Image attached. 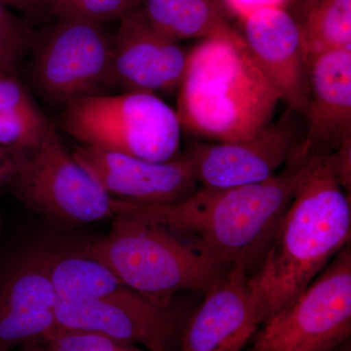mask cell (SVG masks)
Here are the masks:
<instances>
[{
  "label": "cell",
  "instance_id": "cell-24",
  "mask_svg": "<svg viewBox=\"0 0 351 351\" xmlns=\"http://www.w3.org/2000/svg\"><path fill=\"white\" fill-rule=\"evenodd\" d=\"M219 2L223 10L232 11L241 20L263 7L282 6L285 0H219Z\"/></svg>",
  "mask_w": 351,
  "mask_h": 351
},
{
  "label": "cell",
  "instance_id": "cell-18",
  "mask_svg": "<svg viewBox=\"0 0 351 351\" xmlns=\"http://www.w3.org/2000/svg\"><path fill=\"white\" fill-rule=\"evenodd\" d=\"M46 119L17 77L0 78V147L11 156L29 151L45 137Z\"/></svg>",
  "mask_w": 351,
  "mask_h": 351
},
{
  "label": "cell",
  "instance_id": "cell-2",
  "mask_svg": "<svg viewBox=\"0 0 351 351\" xmlns=\"http://www.w3.org/2000/svg\"><path fill=\"white\" fill-rule=\"evenodd\" d=\"M350 195L329 156L309 158L301 186L250 274L265 322L319 276L350 244Z\"/></svg>",
  "mask_w": 351,
  "mask_h": 351
},
{
  "label": "cell",
  "instance_id": "cell-8",
  "mask_svg": "<svg viewBox=\"0 0 351 351\" xmlns=\"http://www.w3.org/2000/svg\"><path fill=\"white\" fill-rule=\"evenodd\" d=\"M34 45L32 80L50 103L66 108L112 86V38L101 24L58 19Z\"/></svg>",
  "mask_w": 351,
  "mask_h": 351
},
{
  "label": "cell",
  "instance_id": "cell-13",
  "mask_svg": "<svg viewBox=\"0 0 351 351\" xmlns=\"http://www.w3.org/2000/svg\"><path fill=\"white\" fill-rule=\"evenodd\" d=\"M182 339V351H243L265 319L250 274L232 265L207 291Z\"/></svg>",
  "mask_w": 351,
  "mask_h": 351
},
{
  "label": "cell",
  "instance_id": "cell-25",
  "mask_svg": "<svg viewBox=\"0 0 351 351\" xmlns=\"http://www.w3.org/2000/svg\"><path fill=\"white\" fill-rule=\"evenodd\" d=\"M2 4L25 13H36L48 7V0H0Z\"/></svg>",
  "mask_w": 351,
  "mask_h": 351
},
{
  "label": "cell",
  "instance_id": "cell-22",
  "mask_svg": "<svg viewBox=\"0 0 351 351\" xmlns=\"http://www.w3.org/2000/svg\"><path fill=\"white\" fill-rule=\"evenodd\" d=\"M143 0H49L48 8L57 19H75L101 24L120 19L138 8Z\"/></svg>",
  "mask_w": 351,
  "mask_h": 351
},
{
  "label": "cell",
  "instance_id": "cell-31",
  "mask_svg": "<svg viewBox=\"0 0 351 351\" xmlns=\"http://www.w3.org/2000/svg\"><path fill=\"white\" fill-rule=\"evenodd\" d=\"M218 1L219 2V0H218ZM219 3H221V2H219Z\"/></svg>",
  "mask_w": 351,
  "mask_h": 351
},
{
  "label": "cell",
  "instance_id": "cell-23",
  "mask_svg": "<svg viewBox=\"0 0 351 351\" xmlns=\"http://www.w3.org/2000/svg\"><path fill=\"white\" fill-rule=\"evenodd\" d=\"M48 351H144L98 332L56 330L47 339Z\"/></svg>",
  "mask_w": 351,
  "mask_h": 351
},
{
  "label": "cell",
  "instance_id": "cell-27",
  "mask_svg": "<svg viewBox=\"0 0 351 351\" xmlns=\"http://www.w3.org/2000/svg\"><path fill=\"white\" fill-rule=\"evenodd\" d=\"M13 351H48V348L47 346L39 345L38 343H36L21 346L19 350Z\"/></svg>",
  "mask_w": 351,
  "mask_h": 351
},
{
  "label": "cell",
  "instance_id": "cell-15",
  "mask_svg": "<svg viewBox=\"0 0 351 351\" xmlns=\"http://www.w3.org/2000/svg\"><path fill=\"white\" fill-rule=\"evenodd\" d=\"M306 129L292 159L329 156L351 140V48L328 51L309 61Z\"/></svg>",
  "mask_w": 351,
  "mask_h": 351
},
{
  "label": "cell",
  "instance_id": "cell-10",
  "mask_svg": "<svg viewBox=\"0 0 351 351\" xmlns=\"http://www.w3.org/2000/svg\"><path fill=\"white\" fill-rule=\"evenodd\" d=\"M55 317L56 330L98 332L126 345L138 343L149 351L167 350L177 332L170 307L157 306L128 287L108 299L58 301Z\"/></svg>",
  "mask_w": 351,
  "mask_h": 351
},
{
  "label": "cell",
  "instance_id": "cell-19",
  "mask_svg": "<svg viewBox=\"0 0 351 351\" xmlns=\"http://www.w3.org/2000/svg\"><path fill=\"white\" fill-rule=\"evenodd\" d=\"M48 270L59 302L108 299L127 287L107 265L85 255L48 258Z\"/></svg>",
  "mask_w": 351,
  "mask_h": 351
},
{
  "label": "cell",
  "instance_id": "cell-29",
  "mask_svg": "<svg viewBox=\"0 0 351 351\" xmlns=\"http://www.w3.org/2000/svg\"><path fill=\"white\" fill-rule=\"evenodd\" d=\"M334 351H351L350 343H343V346H339V348Z\"/></svg>",
  "mask_w": 351,
  "mask_h": 351
},
{
  "label": "cell",
  "instance_id": "cell-6",
  "mask_svg": "<svg viewBox=\"0 0 351 351\" xmlns=\"http://www.w3.org/2000/svg\"><path fill=\"white\" fill-rule=\"evenodd\" d=\"M11 158L5 184L25 206L47 218L86 223L115 219L141 207L108 195L69 154L53 123L36 147Z\"/></svg>",
  "mask_w": 351,
  "mask_h": 351
},
{
  "label": "cell",
  "instance_id": "cell-3",
  "mask_svg": "<svg viewBox=\"0 0 351 351\" xmlns=\"http://www.w3.org/2000/svg\"><path fill=\"white\" fill-rule=\"evenodd\" d=\"M182 129L214 143L255 135L269 124L280 101L237 29L203 39L189 52L179 86Z\"/></svg>",
  "mask_w": 351,
  "mask_h": 351
},
{
  "label": "cell",
  "instance_id": "cell-16",
  "mask_svg": "<svg viewBox=\"0 0 351 351\" xmlns=\"http://www.w3.org/2000/svg\"><path fill=\"white\" fill-rule=\"evenodd\" d=\"M57 302L48 258L16 269L0 286V351L47 341L56 330Z\"/></svg>",
  "mask_w": 351,
  "mask_h": 351
},
{
  "label": "cell",
  "instance_id": "cell-21",
  "mask_svg": "<svg viewBox=\"0 0 351 351\" xmlns=\"http://www.w3.org/2000/svg\"><path fill=\"white\" fill-rule=\"evenodd\" d=\"M34 43V32L27 22L0 2V78L16 77Z\"/></svg>",
  "mask_w": 351,
  "mask_h": 351
},
{
  "label": "cell",
  "instance_id": "cell-30",
  "mask_svg": "<svg viewBox=\"0 0 351 351\" xmlns=\"http://www.w3.org/2000/svg\"><path fill=\"white\" fill-rule=\"evenodd\" d=\"M48 3H49V0H48Z\"/></svg>",
  "mask_w": 351,
  "mask_h": 351
},
{
  "label": "cell",
  "instance_id": "cell-28",
  "mask_svg": "<svg viewBox=\"0 0 351 351\" xmlns=\"http://www.w3.org/2000/svg\"><path fill=\"white\" fill-rule=\"evenodd\" d=\"M10 159L11 154H9L6 149H2V147H0V163L7 162V161L10 160Z\"/></svg>",
  "mask_w": 351,
  "mask_h": 351
},
{
  "label": "cell",
  "instance_id": "cell-12",
  "mask_svg": "<svg viewBox=\"0 0 351 351\" xmlns=\"http://www.w3.org/2000/svg\"><path fill=\"white\" fill-rule=\"evenodd\" d=\"M241 22V36L280 101L304 117L309 64L294 16L282 6H267L249 14Z\"/></svg>",
  "mask_w": 351,
  "mask_h": 351
},
{
  "label": "cell",
  "instance_id": "cell-26",
  "mask_svg": "<svg viewBox=\"0 0 351 351\" xmlns=\"http://www.w3.org/2000/svg\"><path fill=\"white\" fill-rule=\"evenodd\" d=\"M11 170H12V158L7 162L0 163V186L5 184Z\"/></svg>",
  "mask_w": 351,
  "mask_h": 351
},
{
  "label": "cell",
  "instance_id": "cell-7",
  "mask_svg": "<svg viewBox=\"0 0 351 351\" xmlns=\"http://www.w3.org/2000/svg\"><path fill=\"white\" fill-rule=\"evenodd\" d=\"M351 335L350 244L255 335L249 351H334Z\"/></svg>",
  "mask_w": 351,
  "mask_h": 351
},
{
  "label": "cell",
  "instance_id": "cell-4",
  "mask_svg": "<svg viewBox=\"0 0 351 351\" xmlns=\"http://www.w3.org/2000/svg\"><path fill=\"white\" fill-rule=\"evenodd\" d=\"M85 256L107 265L122 283L157 306L184 291L206 293L230 269L202 257L165 228L133 213L113 219L112 230Z\"/></svg>",
  "mask_w": 351,
  "mask_h": 351
},
{
  "label": "cell",
  "instance_id": "cell-20",
  "mask_svg": "<svg viewBox=\"0 0 351 351\" xmlns=\"http://www.w3.org/2000/svg\"><path fill=\"white\" fill-rule=\"evenodd\" d=\"M295 21L308 64L322 53L351 48V0H306Z\"/></svg>",
  "mask_w": 351,
  "mask_h": 351
},
{
  "label": "cell",
  "instance_id": "cell-14",
  "mask_svg": "<svg viewBox=\"0 0 351 351\" xmlns=\"http://www.w3.org/2000/svg\"><path fill=\"white\" fill-rule=\"evenodd\" d=\"M119 21L112 38V84L124 92L151 94L179 88L188 51L156 31L140 7Z\"/></svg>",
  "mask_w": 351,
  "mask_h": 351
},
{
  "label": "cell",
  "instance_id": "cell-17",
  "mask_svg": "<svg viewBox=\"0 0 351 351\" xmlns=\"http://www.w3.org/2000/svg\"><path fill=\"white\" fill-rule=\"evenodd\" d=\"M140 8L156 31L177 43L233 29L218 0H143Z\"/></svg>",
  "mask_w": 351,
  "mask_h": 351
},
{
  "label": "cell",
  "instance_id": "cell-5",
  "mask_svg": "<svg viewBox=\"0 0 351 351\" xmlns=\"http://www.w3.org/2000/svg\"><path fill=\"white\" fill-rule=\"evenodd\" d=\"M61 128L82 145L154 162L177 159L182 126L177 112L156 94L123 92L69 104Z\"/></svg>",
  "mask_w": 351,
  "mask_h": 351
},
{
  "label": "cell",
  "instance_id": "cell-1",
  "mask_svg": "<svg viewBox=\"0 0 351 351\" xmlns=\"http://www.w3.org/2000/svg\"><path fill=\"white\" fill-rule=\"evenodd\" d=\"M308 159H290L279 173L255 184L200 186L181 202L141 206L136 213L158 223L202 257L221 267H257L279 221L306 175Z\"/></svg>",
  "mask_w": 351,
  "mask_h": 351
},
{
  "label": "cell",
  "instance_id": "cell-9",
  "mask_svg": "<svg viewBox=\"0 0 351 351\" xmlns=\"http://www.w3.org/2000/svg\"><path fill=\"white\" fill-rule=\"evenodd\" d=\"M302 115L287 108L255 135L239 142L193 145L188 156L198 184L226 189L263 182L295 156L304 136Z\"/></svg>",
  "mask_w": 351,
  "mask_h": 351
},
{
  "label": "cell",
  "instance_id": "cell-11",
  "mask_svg": "<svg viewBox=\"0 0 351 351\" xmlns=\"http://www.w3.org/2000/svg\"><path fill=\"white\" fill-rule=\"evenodd\" d=\"M73 156L108 195L138 206L181 202L199 186L186 154L154 162L80 145Z\"/></svg>",
  "mask_w": 351,
  "mask_h": 351
}]
</instances>
